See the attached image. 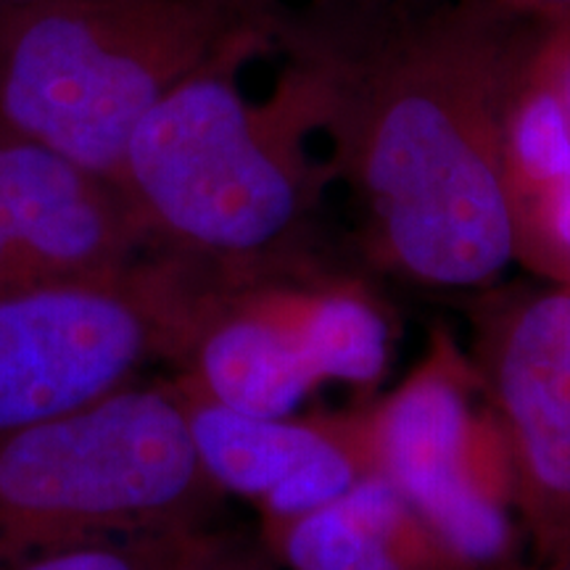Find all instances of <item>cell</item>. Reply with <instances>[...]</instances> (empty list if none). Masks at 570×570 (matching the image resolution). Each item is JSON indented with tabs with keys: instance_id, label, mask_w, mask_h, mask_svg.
I'll use <instances>...</instances> for the list:
<instances>
[{
	"instance_id": "cell-1",
	"label": "cell",
	"mask_w": 570,
	"mask_h": 570,
	"mask_svg": "<svg viewBox=\"0 0 570 570\" xmlns=\"http://www.w3.org/2000/svg\"><path fill=\"white\" fill-rule=\"evenodd\" d=\"M539 30L489 0H285L275 59L373 265L436 291L515 265L502 114Z\"/></svg>"
},
{
	"instance_id": "cell-2",
	"label": "cell",
	"mask_w": 570,
	"mask_h": 570,
	"mask_svg": "<svg viewBox=\"0 0 570 570\" xmlns=\"http://www.w3.org/2000/svg\"><path fill=\"white\" fill-rule=\"evenodd\" d=\"M240 67L190 77L140 119L117 188L156 254L225 285L331 267L323 230L331 173L312 151L315 127L281 67L265 101L240 88Z\"/></svg>"
},
{
	"instance_id": "cell-3",
	"label": "cell",
	"mask_w": 570,
	"mask_h": 570,
	"mask_svg": "<svg viewBox=\"0 0 570 570\" xmlns=\"http://www.w3.org/2000/svg\"><path fill=\"white\" fill-rule=\"evenodd\" d=\"M285 0H24L0 17V122L117 180L164 96L275 59Z\"/></svg>"
},
{
	"instance_id": "cell-4",
	"label": "cell",
	"mask_w": 570,
	"mask_h": 570,
	"mask_svg": "<svg viewBox=\"0 0 570 570\" xmlns=\"http://www.w3.org/2000/svg\"><path fill=\"white\" fill-rule=\"evenodd\" d=\"M223 497L198 462L173 381H135L0 433V539L19 558L204 529Z\"/></svg>"
},
{
	"instance_id": "cell-5",
	"label": "cell",
	"mask_w": 570,
	"mask_h": 570,
	"mask_svg": "<svg viewBox=\"0 0 570 570\" xmlns=\"http://www.w3.org/2000/svg\"><path fill=\"white\" fill-rule=\"evenodd\" d=\"M223 283L151 252L114 275L53 277L0 291V433L63 415L177 365Z\"/></svg>"
},
{
	"instance_id": "cell-6",
	"label": "cell",
	"mask_w": 570,
	"mask_h": 570,
	"mask_svg": "<svg viewBox=\"0 0 570 570\" xmlns=\"http://www.w3.org/2000/svg\"><path fill=\"white\" fill-rule=\"evenodd\" d=\"M479 377L449 336L375 407L362 410L373 473L410 504L462 570H510L518 515L502 439L475 407Z\"/></svg>"
},
{
	"instance_id": "cell-7",
	"label": "cell",
	"mask_w": 570,
	"mask_h": 570,
	"mask_svg": "<svg viewBox=\"0 0 570 570\" xmlns=\"http://www.w3.org/2000/svg\"><path fill=\"white\" fill-rule=\"evenodd\" d=\"M473 302L470 365L502 439L512 508L554 568L570 560V285H489Z\"/></svg>"
},
{
	"instance_id": "cell-8",
	"label": "cell",
	"mask_w": 570,
	"mask_h": 570,
	"mask_svg": "<svg viewBox=\"0 0 570 570\" xmlns=\"http://www.w3.org/2000/svg\"><path fill=\"white\" fill-rule=\"evenodd\" d=\"M173 383L204 473L223 494L254 502L265 529L336 502L373 473L362 412L256 417L212 402L180 377Z\"/></svg>"
},
{
	"instance_id": "cell-9",
	"label": "cell",
	"mask_w": 570,
	"mask_h": 570,
	"mask_svg": "<svg viewBox=\"0 0 570 570\" xmlns=\"http://www.w3.org/2000/svg\"><path fill=\"white\" fill-rule=\"evenodd\" d=\"M0 244L35 281L114 275L151 254L117 183L3 122Z\"/></svg>"
},
{
	"instance_id": "cell-10",
	"label": "cell",
	"mask_w": 570,
	"mask_h": 570,
	"mask_svg": "<svg viewBox=\"0 0 570 570\" xmlns=\"http://www.w3.org/2000/svg\"><path fill=\"white\" fill-rule=\"evenodd\" d=\"M512 77L502 114V185L515 262L570 285V117L539 48Z\"/></svg>"
},
{
	"instance_id": "cell-11",
	"label": "cell",
	"mask_w": 570,
	"mask_h": 570,
	"mask_svg": "<svg viewBox=\"0 0 570 570\" xmlns=\"http://www.w3.org/2000/svg\"><path fill=\"white\" fill-rule=\"evenodd\" d=\"M177 367L198 394L256 417H291L320 386L269 281L214 291Z\"/></svg>"
},
{
	"instance_id": "cell-12",
	"label": "cell",
	"mask_w": 570,
	"mask_h": 570,
	"mask_svg": "<svg viewBox=\"0 0 570 570\" xmlns=\"http://www.w3.org/2000/svg\"><path fill=\"white\" fill-rule=\"evenodd\" d=\"M265 544L288 570H462L377 473L325 508L265 529Z\"/></svg>"
},
{
	"instance_id": "cell-13",
	"label": "cell",
	"mask_w": 570,
	"mask_h": 570,
	"mask_svg": "<svg viewBox=\"0 0 570 570\" xmlns=\"http://www.w3.org/2000/svg\"><path fill=\"white\" fill-rule=\"evenodd\" d=\"M317 383L373 391L391 360V323L367 285L331 265L269 281Z\"/></svg>"
},
{
	"instance_id": "cell-14",
	"label": "cell",
	"mask_w": 570,
	"mask_h": 570,
	"mask_svg": "<svg viewBox=\"0 0 570 570\" xmlns=\"http://www.w3.org/2000/svg\"><path fill=\"white\" fill-rule=\"evenodd\" d=\"M223 537L204 529L98 539L35 552L17 570H194Z\"/></svg>"
},
{
	"instance_id": "cell-15",
	"label": "cell",
	"mask_w": 570,
	"mask_h": 570,
	"mask_svg": "<svg viewBox=\"0 0 570 570\" xmlns=\"http://www.w3.org/2000/svg\"><path fill=\"white\" fill-rule=\"evenodd\" d=\"M194 570H277V560L267 544L219 539V544Z\"/></svg>"
},
{
	"instance_id": "cell-16",
	"label": "cell",
	"mask_w": 570,
	"mask_h": 570,
	"mask_svg": "<svg viewBox=\"0 0 570 570\" xmlns=\"http://www.w3.org/2000/svg\"><path fill=\"white\" fill-rule=\"evenodd\" d=\"M539 48L570 117V19L541 27Z\"/></svg>"
},
{
	"instance_id": "cell-17",
	"label": "cell",
	"mask_w": 570,
	"mask_h": 570,
	"mask_svg": "<svg viewBox=\"0 0 570 570\" xmlns=\"http://www.w3.org/2000/svg\"><path fill=\"white\" fill-rule=\"evenodd\" d=\"M508 13L529 19L533 24L550 27L562 19H570V0H489Z\"/></svg>"
},
{
	"instance_id": "cell-18",
	"label": "cell",
	"mask_w": 570,
	"mask_h": 570,
	"mask_svg": "<svg viewBox=\"0 0 570 570\" xmlns=\"http://www.w3.org/2000/svg\"><path fill=\"white\" fill-rule=\"evenodd\" d=\"M17 560H19V554L13 552L3 539H0V570H9Z\"/></svg>"
},
{
	"instance_id": "cell-19",
	"label": "cell",
	"mask_w": 570,
	"mask_h": 570,
	"mask_svg": "<svg viewBox=\"0 0 570 570\" xmlns=\"http://www.w3.org/2000/svg\"><path fill=\"white\" fill-rule=\"evenodd\" d=\"M19 3H24V0H0V17H3L6 11H11V9H17Z\"/></svg>"
},
{
	"instance_id": "cell-20",
	"label": "cell",
	"mask_w": 570,
	"mask_h": 570,
	"mask_svg": "<svg viewBox=\"0 0 570 570\" xmlns=\"http://www.w3.org/2000/svg\"><path fill=\"white\" fill-rule=\"evenodd\" d=\"M552 570H570V560H566V562H560V566H554Z\"/></svg>"
}]
</instances>
